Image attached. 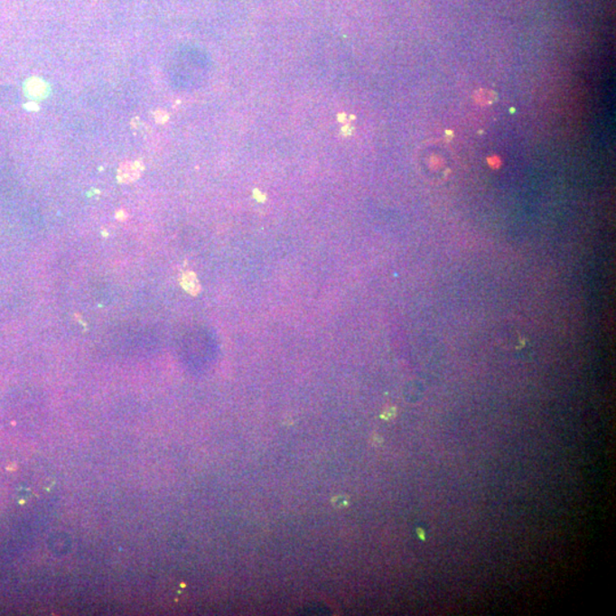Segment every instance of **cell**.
I'll list each match as a JSON object with an SVG mask.
<instances>
[{
	"mask_svg": "<svg viewBox=\"0 0 616 616\" xmlns=\"http://www.w3.org/2000/svg\"><path fill=\"white\" fill-rule=\"evenodd\" d=\"M475 99L477 103L488 106V104H491L494 101V93L491 90L480 89L475 94Z\"/></svg>",
	"mask_w": 616,
	"mask_h": 616,
	"instance_id": "6da1fadb",
	"label": "cell"
},
{
	"mask_svg": "<svg viewBox=\"0 0 616 616\" xmlns=\"http://www.w3.org/2000/svg\"><path fill=\"white\" fill-rule=\"evenodd\" d=\"M489 163L494 168H499V167H500V164H501L500 160H499V158H497V157H493V158L490 159Z\"/></svg>",
	"mask_w": 616,
	"mask_h": 616,
	"instance_id": "7a4b0ae2",
	"label": "cell"
}]
</instances>
